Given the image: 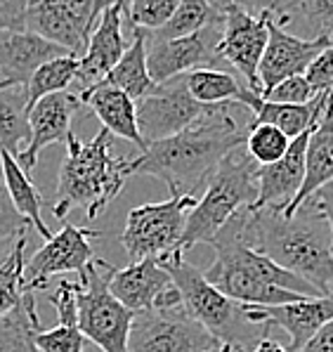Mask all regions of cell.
<instances>
[{"mask_svg":"<svg viewBox=\"0 0 333 352\" xmlns=\"http://www.w3.org/2000/svg\"><path fill=\"white\" fill-rule=\"evenodd\" d=\"M232 104L216 116L182 130L168 140L147 144L137 159L128 161L130 175H152L165 182L170 197L196 199L211 182L213 173L232 149L246 144L249 135L232 118Z\"/></svg>","mask_w":333,"mask_h":352,"instance_id":"1","label":"cell"},{"mask_svg":"<svg viewBox=\"0 0 333 352\" xmlns=\"http://www.w3.org/2000/svg\"><path fill=\"white\" fill-rule=\"evenodd\" d=\"M255 248L282 267L312 284L319 296L333 298L331 225L312 201L286 218L279 208L255 210Z\"/></svg>","mask_w":333,"mask_h":352,"instance_id":"2","label":"cell"},{"mask_svg":"<svg viewBox=\"0 0 333 352\" xmlns=\"http://www.w3.org/2000/svg\"><path fill=\"white\" fill-rule=\"evenodd\" d=\"M111 133L102 128L90 142H80L69 135L67 159L59 168L57 201L52 215L64 220L71 210H83L88 220H95L121 194L128 173V159L111 154Z\"/></svg>","mask_w":333,"mask_h":352,"instance_id":"3","label":"cell"},{"mask_svg":"<svg viewBox=\"0 0 333 352\" xmlns=\"http://www.w3.org/2000/svg\"><path fill=\"white\" fill-rule=\"evenodd\" d=\"M159 263L180 291L182 307L222 345H232L241 352H253L255 345L265 336H270V329L251 322L244 305L218 291L201 270L187 263L185 256H168L161 258Z\"/></svg>","mask_w":333,"mask_h":352,"instance_id":"4","label":"cell"},{"mask_svg":"<svg viewBox=\"0 0 333 352\" xmlns=\"http://www.w3.org/2000/svg\"><path fill=\"white\" fill-rule=\"evenodd\" d=\"M257 170L260 164L249 154V149H244V144L225 156L218 170L213 173L211 182L203 189L201 199H196V206L190 210L180 241L182 256L196 243L211 241L241 208H253L260 192Z\"/></svg>","mask_w":333,"mask_h":352,"instance_id":"5","label":"cell"},{"mask_svg":"<svg viewBox=\"0 0 333 352\" xmlns=\"http://www.w3.org/2000/svg\"><path fill=\"white\" fill-rule=\"evenodd\" d=\"M111 272L114 267L109 263L95 258L78 274V329L88 343L97 345L102 352H128V336L135 312L128 310L109 291Z\"/></svg>","mask_w":333,"mask_h":352,"instance_id":"6","label":"cell"},{"mask_svg":"<svg viewBox=\"0 0 333 352\" xmlns=\"http://www.w3.org/2000/svg\"><path fill=\"white\" fill-rule=\"evenodd\" d=\"M196 206L192 197H170L168 201L142 204L126 218L121 243L130 263L144 258L182 256L180 241L185 234L190 210Z\"/></svg>","mask_w":333,"mask_h":352,"instance_id":"7","label":"cell"},{"mask_svg":"<svg viewBox=\"0 0 333 352\" xmlns=\"http://www.w3.org/2000/svg\"><path fill=\"white\" fill-rule=\"evenodd\" d=\"M220 345L182 305L135 312L128 336V352H211Z\"/></svg>","mask_w":333,"mask_h":352,"instance_id":"8","label":"cell"},{"mask_svg":"<svg viewBox=\"0 0 333 352\" xmlns=\"http://www.w3.org/2000/svg\"><path fill=\"white\" fill-rule=\"evenodd\" d=\"M232 104H236V102H227V104H201L187 90L185 76H177V78H170L165 83H159L157 93L147 95L144 100L137 102L139 133H142L147 144L161 142V140L180 135L182 130L216 116V113L225 111Z\"/></svg>","mask_w":333,"mask_h":352,"instance_id":"9","label":"cell"},{"mask_svg":"<svg viewBox=\"0 0 333 352\" xmlns=\"http://www.w3.org/2000/svg\"><path fill=\"white\" fill-rule=\"evenodd\" d=\"M208 246H213L216 251V260L206 270V279L216 286L218 291H222L227 298H232L236 302H244V305H284V302H295L300 294H291V291H284L279 286H272L267 281H262L249 265L244 263L239 253V243L234 236H229L227 232L220 230Z\"/></svg>","mask_w":333,"mask_h":352,"instance_id":"10","label":"cell"},{"mask_svg":"<svg viewBox=\"0 0 333 352\" xmlns=\"http://www.w3.org/2000/svg\"><path fill=\"white\" fill-rule=\"evenodd\" d=\"M100 230L93 227H76L64 225L62 232L52 234L38 251L31 256L24 267V291L36 294L45 289L55 274H80L95 260V251L90 246V239H97Z\"/></svg>","mask_w":333,"mask_h":352,"instance_id":"11","label":"cell"},{"mask_svg":"<svg viewBox=\"0 0 333 352\" xmlns=\"http://www.w3.org/2000/svg\"><path fill=\"white\" fill-rule=\"evenodd\" d=\"M225 21L211 24L198 34L175 41H147V67L157 83H165L196 69H216L222 59L218 55Z\"/></svg>","mask_w":333,"mask_h":352,"instance_id":"12","label":"cell"},{"mask_svg":"<svg viewBox=\"0 0 333 352\" xmlns=\"http://www.w3.org/2000/svg\"><path fill=\"white\" fill-rule=\"evenodd\" d=\"M270 41V17H253L241 8L225 10V29L220 38L218 55L229 62L244 76L246 85L262 95L260 88V62Z\"/></svg>","mask_w":333,"mask_h":352,"instance_id":"13","label":"cell"},{"mask_svg":"<svg viewBox=\"0 0 333 352\" xmlns=\"http://www.w3.org/2000/svg\"><path fill=\"white\" fill-rule=\"evenodd\" d=\"M333 41L326 36L317 38H298L284 26L270 17V41H267L265 55L260 62V88L262 95L277 88L279 83L293 78V76H305L310 64L314 62L326 47H331Z\"/></svg>","mask_w":333,"mask_h":352,"instance_id":"14","label":"cell"},{"mask_svg":"<svg viewBox=\"0 0 333 352\" xmlns=\"http://www.w3.org/2000/svg\"><path fill=\"white\" fill-rule=\"evenodd\" d=\"M244 305V302H241ZM246 317L253 324H262L272 331V329H282L288 333L291 343L288 350L298 352L300 348L308 345V340L324 329L326 324L333 322V298H300L295 302H284V305H244Z\"/></svg>","mask_w":333,"mask_h":352,"instance_id":"15","label":"cell"},{"mask_svg":"<svg viewBox=\"0 0 333 352\" xmlns=\"http://www.w3.org/2000/svg\"><path fill=\"white\" fill-rule=\"evenodd\" d=\"M83 107L78 93H55L47 95L36 102L29 109V123H31V142L21 154L17 156L19 166L26 173H34L38 166V156L47 144H67L71 130V121Z\"/></svg>","mask_w":333,"mask_h":352,"instance_id":"16","label":"cell"},{"mask_svg":"<svg viewBox=\"0 0 333 352\" xmlns=\"http://www.w3.org/2000/svg\"><path fill=\"white\" fill-rule=\"evenodd\" d=\"M123 21H126V0L100 14L97 26L93 29V36L88 41V50L80 57V90L93 88L100 80H104L106 74L128 52L133 41L126 38Z\"/></svg>","mask_w":333,"mask_h":352,"instance_id":"17","label":"cell"},{"mask_svg":"<svg viewBox=\"0 0 333 352\" xmlns=\"http://www.w3.org/2000/svg\"><path fill=\"white\" fill-rule=\"evenodd\" d=\"M71 52L26 29L0 31V88L3 85L26 88L43 64Z\"/></svg>","mask_w":333,"mask_h":352,"instance_id":"18","label":"cell"},{"mask_svg":"<svg viewBox=\"0 0 333 352\" xmlns=\"http://www.w3.org/2000/svg\"><path fill=\"white\" fill-rule=\"evenodd\" d=\"M312 130L314 128L305 130L303 135L291 140V147L277 164L260 166V170H257V189L260 192H257V201L253 206L255 210L270 208V206L286 210L293 204L305 182V156H308V142Z\"/></svg>","mask_w":333,"mask_h":352,"instance_id":"19","label":"cell"},{"mask_svg":"<svg viewBox=\"0 0 333 352\" xmlns=\"http://www.w3.org/2000/svg\"><path fill=\"white\" fill-rule=\"evenodd\" d=\"M333 90L319 93L312 102L308 104H279V102H270L262 95L253 93V90L246 85L239 95V104L249 107L253 111V121L249 123V128L255 126H275L282 133H286L288 138L295 140L298 135H303L305 130L314 128L321 121L329 104Z\"/></svg>","mask_w":333,"mask_h":352,"instance_id":"20","label":"cell"},{"mask_svg":"<svg viewBox=\"0 0 333 352\" xmlns=\"http://www.w3.org/2000/svg\"><path fill=\"white\" fill-rule=\"evenodd\" d=\"M170 286L173 279L159 258L137 260L123 270H114L109 277V291L133 312L152 310L159 296L165 294Z\"/></svg>","mask_w":333,"mask_h":352,"instance_id":"21","label":"cell"},{"mask_svg":"<svg viewBox=\"0 0 333 352\" xmlns=\"http://www.w3.org/2000/svg\"><path fill=\"white\" fill-rule=\"evenodd\" d=\"M78 95L83 107H88L100 118L102 128L109 130L111 135H118V138L137 144L142 151L147 149V142H144L137 123V102L130 95L114 88V85L102 83L78 90Z\"/></svg>","mask_w":333,"mask_h":352,"instance_id":"22","label":"cell"},{"mask_svg":"<svg viewBox=\"0 0 333 352\" xmlns=\"http://www.w3.org/2000/svg\"><path fill=\"white\" fill-rule=\"evenodd\" d=\"M24 29L43 36L55 45H62L64 50H69L78 59L85 55L88 41L93 36V31L85 24H80L57 0H41V3L31 5L24 14Z\"/></svg>","mask_w":333,"mask_h":352,"instance_id":"23","label":"cell"},{"mask_svg":"<svg viewBox=\"0 0 333 352\" xmlns=\"http://www.w3.org/2000/svg\"><path fill=\"white\" fill-rule=\"evenodd\" d=\"M333 182V95L326 104L321 121L317 123L308 142V156H305V182L300 187L293 204L284 210L286 218H291L314 192Z\"/></svg>","mask_w":333,"mask_h":352,"instance_id":"24","label":"cell"},{"mask_svg":"<svg viewBox=\"0 0 333 352\" xmlns=\"http://www.w3.org/2000/svg\"><path fill=\"white\" fill-rule=\"evenodd\" d=\"M100 83L114 85V88L130 95L135 102L157 93L159 83L149 76V67H147V31L135 29L128 52Z\"/></svg>","mask_w":333,"mask_h":352,"instance_id":"25","label":"cell"},{"mask_svg":"<svg viewBox=\"0 0 333 352\" xmlns=\"http://www.w3.org/2000/svg\"><path fill=\"white\" fill-rule=\"evenodd\" d=\"M29 93L21 85H3L0 88V149L14 159L29 147Z\"/></svg>","mask_w":333,"mask_h":352,"instance_id":"26","label":"cell"},{"mask_svg":"<svg viewBox=\"0 0 333 352\" xmlns=\"http://www.w3.org/2000/svg\"><path fill=\"white\" fill-rule=\"evenodd\" d=\"M3 180H5V187L10 192V199H12L14 208L24 215L26 220L31 223V227H36V232L43 236V239H52V232L47 230L45 220L41 215V208H43V197L38 194V189L31 182L29 173L19 166V161L14 159L12 154L3 151Z\"/></svg>","mask_w":333,"mask_h":352,"instance_id":"27","label":"cell"},{"mask_svg":"<svg viewBox=\"0 0 333 352\" xmlns=\"http://www.w3.org/2000/svg\"><path fill=\"white\" fill-rule=\"evenodd\" d=\"M220 21H225V14L218 12L208 0H182L163 29L152 31V34L147 31V41H175V38L198 34L201 29L220 24Z\"/></svg>","mask_w":333,"mask_h":352,"instance_id":"28","label":"cell"},{"mask_svg":"<svg viewBox=\"0 0 333 352\" xmlns=\"http://www.w3.org/2000/svg\"><path fill=\"white\" fill-rule=\"evenodd\" d=\"M36 294H26L24 302L10 315L0 317V352H31L34 333L41 331Z\"/></svg>","mask_w":333,"mask_h":352,"instance_id":"29","label":"cell"},{"mask_svg":"<svg viewBox=\"0 0 333 352\" xmlns=\"http://www.w3.org/2000/svg\"><path fill=\"white\" fill-rule=\"evenodd\" d=\"M187 90L201 104H227L236 102L246 85H241L232 74L220 72V69H196V72L185 74Z\"/></svg>","mask_w":333,"mask_h":352,"instance_id":"30","label":"cell"},{"mask_svg":"<svg viewBox=\"0 0 333 352\" xmlns=\"http://www.w3.org/2000/svg\"><path fill=\"white\" fill-rule=\"evenodd\" d=\"M78 74H80V59L73 55L55 57V59H50V62H45L38 72L34 74L29 85H26L29 109L38 100H43V97L69 90L73 80H78Z\"/></svg>","mask_w":333,"mask_h":352,"instance_id":"31","label":"cell"},{"mask_svg":"<svg viewBox=\"0 0 333 352\" xmlns=\"http://www.w3.org/2000/svg\"><path fill=\"white\" fill-rule=\"evenodd\" d=\"M24 248H26V232L17 236L12 253L0 263V317L10 315L24 302Z\"/></svg>","mask_w":333,"mask_h":352,"instance_id":"32","label":"cell"},{"mask_svg":"<svg viewBox=\"0 0 333 352\" xmlns=\"http://www.w3.org/2000/svg\"><path fill=\"white\" fill-rule=\"evenodd\" d=\"M182 0H126V21L123 26H128L130 38L135 34V29L144 31H159L163 29L175 14V10L180 8Z\"/></svg>","mask_w":333,"mask_h":352,"instance_id":"33","label":"cell"},{"mask_svg":"<svg viewBox=\"0 0 333 352\" xmlns=\"http://www.w3.org/2000/svg\"><path fill=\"white\" fill-rule=\"evenodd\" d=\"M291 147V138L282 133L275 126H255L249 128V138H246V149L253 156L260 166L277 164L284 159V154Z\"/></svg>","mask_w":333,"mask_h":352,"instance_id":"34","label":"cell"},{"mask_svg":"<svg viewBox=\"0 0 333 352\" xmlns=\"http://www.w3.org/2000/svg\"><path fill=\"white\" fill-rule=\"evenodd\" d=\"M208 3L222 14L227 8H241L253 17H272L282 26L293 19V12H298V0H208Z\"/></svg>","mask_w":333,"mask_h":352,"instance_id":"35","label":"cell"},{"mask_svg":"<svg viewBox=\"0 0 333 352\" xmlns=\"http://www.w3.org/2000/svg\"><path fill=\"white\" fill-rule=\"evenodd\" d=\"M34 345L38 352H85L88 338L78 329V324H57L55 329L36 331Z\"/></svg>","mask_w":333,"mask_h":352,"instance_id":"36","label":"cell"},{"mask_svg":"<svg viewBox=\"0 0 333 352\" xmlns=\"http://www.w3.org/2000/svg\"><path fill=\"white\" fill-rule=\"evenodd\" d=\"M319 95L312 88V83L308 80V76H293V78L279 83L277 88H272L270 93L262 97L270 102H279V104H308Z\"/></svg>","mask_w":333,"mask_h":352,"instance_id":"37","label":"cell"},{"mask_svg":"<svg viewBox=\"0 0 333 352\" xmlns=\"http://www.w3.org/2000/svg\"><path fill=\"white\" fill-rule=\"evenodd\" d=\"M298 12L317 36L333 41V0H298Z\"/></svg>","mask_w":333,"mask_h":352,"instance_id":"38","label":"cell"},{"mask_svg":"<svg viewBox=\"0 0 333 352\" xmlns=\"http://www.w3.org/2000/svg\"><path fill=\"white\" fill-rule=\"evenodd\" d=\"M29 225V220L14 208L8 187H5V180H0V243L8 239H17L19 234H24Z\"/></svg>","mask_w":333,"mask_h":352,"instance_id":"39","label":"cell"},{"mask_svg":"<svg viewBox=\"0 0 333 352\" xmlns=\"http://www.w3.org/2000/svg\"><path fill=\"white\" fill-rule=\"evenodd\" d=\"M57 312L59 324H78V300H76V281H59L55 296L50 298Z\"/></svg>","mask_w":333,"mask_h":352,"instance_id":"40","label":"cell"},{"mask_svg":"<svg viewBox=\"0 0 333 352\" xmlns=\"http://www.w3.org/2000/svg\"><path fill=\"white\" fill-rule=\"evenodd\" d=\"M305 76H308V80L312 83V88L317 93L333 90V45L326 47V50L310 64V69Z\"/></svg>","mask_w":333,"mask_h":352,"instance_id":"41","label":"cell"},{"mask_svg":"<svg viewBox=\"0 0 333 352\" xmlns=\"http://www.w3.org/2000/svg\"><path fill=\"white\" fill-rule=\"evenodd\" d=\"M298 352H333V322L326 324L324 329H319V331L308 340V345L300 348Z\"/></svg>","mask_w":333,"mask_h":352,"instance_id":"42","label":"cell"},{"mask_svg":"<svg viewBox=\"0 0 333 352\" xmlns=\"http://www.w3.org/2000/svg\"><path fill=\"white\" fill-rule=\"evenodd\" d=\"M308 201H312L317 208L324 213V218L329 220V225H331V234H333V182H329L326 187H321L319 192H314Z\"/></svg>","mask_w":333,"mask_h":352,"instance_id":"43","label":"cell"},{"mask_svg":"<svg viewBox=\"0 0 333 352\" xmlns=\"http://www.w3.org/2000/svg\"><path fill=\"white\" fill-rule=\"evenodd\" d=\"M10 29H24V17L0 8V31H10Z\"/></svg>","mask_w":333,"mask_h":352,"instance_id":"44","label":"cell"},{"mask_svg":"<svg viewBox=\"0 0 333 352\" xmlns=\"http://www.w3.org/2000/svg\"><path fill=\"white\" fill-rule=\"evenodd\" d=\"M253 352H291V350L284 348V345L277 343V340H272L270 336H265V338H262L260 343L253 348Z\"/></svg>","mask_w":333,"mask_h":352,"instance_id":"45","label":"cell"},{"mask_svg":"<svg viewBox=\"0 0 333 352\" xmlns=\"http://www.w3.org/2000/svg\"><path fill=\"white\" fill-rule=\"evenodd\" d=\"M0 8L10 10V12L19 14V17H24L26 10H29V0H0Z\"/></svg>","mask_w":333,"mask_h":352,"instance_id":"46","label":"cell"},{"mask_svg":"<svg viewBox=\"0 0 333 352\" xmlns=\"http://www.w3.org/2000/svg\"><path fill=\"white\" fill-rule=\"evenodd\" d=\"M118 3H123V0H93V5H95V17L100 19V14L104 12V10L114 8V5H118Z\"/></svg>","mask_w":333,"mask_h":352,"instance_id":"47","label":"cell"},{"mask_svg":"<svg viewBox=\"0 0 333 352\" xmlns=\"http://www.w3.org/2000/svg\"><path fill=\"white\" fill-rule=\"evenodd\" d=\"M211 352H241L239 348H232V345H220V348L211 350Z\"/></svg>","mask_w":333,"mask_h":352,"instance_id":"48","label":"cell"},{"mask_svg":"<svg viewBox=\"0 0 333 352\" xmlns=\"http://www.w3.org/2000/svg\"><path fill=\"white\" fill-rule=\"evenodd\" d=\"M3 173H5V168H3V149H0V180H3Z\"/></svg>","mask_w":333,"mask_h":352,"instance_id":"49","label":"cell"},{"mask_svg":"<svg viewBox=\"0 0 333 352\" xmlns=\"http://www.w3.org/2000/svg\"><path fill=\"white\" fill-rule=\"evenodd\" d=\"M31 352H38V350H36V345H34V350H31Z\"/></svg>","mask_w":333,"mask_h":352,"instance_id":"50","label":"cell"}]
</instances>
